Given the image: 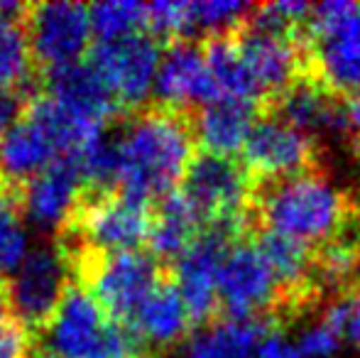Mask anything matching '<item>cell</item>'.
I'll return each instance as SVG.
<instances>
[{"label": "cell", "mask_w": 360, "mask_h": 358, "mask_svg": "<svg viewBox=\"0 0 360 358\" xmlns=\"http://www.w3.org/2000/svg\"><path fill=\"white\" fill-rule=\"evenodd\" d=\"M245 221L211 224L196 236V241L174 260V282L179 297L189 309L191 324H209L218 312V272L223 258L240 241Z\"/></svg>", "instance_id": "52a82bcc"}, {"label": "cell", "mask_w": 360, "mask_h": 358, "mask_svg": "<svg viewBox=\"0 0 360 358\" xmlns=\"http://www.w3.org/2000/svg\"><path fill=\"white\" fill-rule=\"evenodd\" d=\"M206 64L218 94V101H243V103H260L262 94L255 87L245 62H243L238 44L233 37H216L204 44Z\"/></svg>", "instance_id": "603a6c76"}, {"label": "cell", "mask_w": 360, "mask_h": 358, "mask_svg": "<svg viewBox=\"0 0 360 358\" xmlns=\"http://www.w3.org/2000/svg\"><path fill=\"white\" fill-rule=\"evenodd\" d=\"M323 324L336 334L341 344L360 349V290L341 292L326 307Z\"/></svg>", "instance_id": "f1b7e54d"}, {"label": "cell", "mask_w": 360, "mask_h": 358, "mask_svg": "<svg viewBox=\"0 0 360 358\" xmlns=\"http://www.w3.org/2000/svg\"><path fill=\"white\" fill-rule=\"evenodd\" d=\"M25 32L34 64L44 72L81 62L94 39L89 5L67 0L30 5Z\"/></svg>", "instance_id": "30bf717a"}, {"label": "cell", "mask_w": 360, "mask_h": 358, "mask_svg": "<svg viewBox=\"0 0 360 358\" xmlns=\"http://www.w3.org/2000/svg\"><path fill=\"white\" fill-rule=\"evenodd\" d=\"M44 94L49 98L59 101L62 106H67L74 113L86 115V118L103 125H110L115 115L123 113L120 106L113 101V96L108 94V89L103 87V82L98 79V74L84 59L44 72Z\"/></svg>", "instance_id": "ac0fdd59"}, {"label": "cell", "mask_w": 360, "mask_h": 358, "mask_svg": "<svg viewBox=\"0 0 360 358\" xmlns=\"http://www.w3.org/2000/svg\"><path fill=\"white\" fill-rule=\"evenodd\" d=\"M74 268L79 285L94 295L110 319L123 324H130L140 305L165 282L160 260L152 258L150 250L86 255V260L74 258Z\"/></svg>", "instance_id": "277c9868"}, {"label": "cell", "mask_w": 360, "mask_h": 358, "mask_svg": "<svg viewBox=\"0 0 360 358\" xmlns=\"http://www.w3.org/2000/svg\"><path fill=\"white\" fill-rule=\"evenodd\" d=\"M275 329L270 319L214 321L189 341L186 358H255L257 346Z\"/></svg>", "instance_id": "44dd1931"}, {"label": "cell", "mask_w": 360, "mask_h": 358, "mask_svg": "<svg viewBox=\"0 0 360 358\" xmlns=\"http://www.w3.org/2000/svg\"><path fill=\"white\" fill-rule=\"evenodd\" d=\"M130 326L138 331V336L145 344L169 346L184 339L194 324H191L189 309H186L176 287L172 282H162L140 305V309L130 319Z\"/></svg>", "instance_id": "ffe728a7"}, {"label": "cell", "mask_w": 360, "mask_h": 358, "mask_svg": "<svg viewBox=\"0 0 360 358\" xmlns=\"http://www.w3.org/2000/svg\"><path fill=\"white\" fill-rule=\"evenodd\" d=\"M282 290L257 243L238 241L218 272V309L228 319H262Z\"/></svg>", "instance_id": "8fae6325"}, {"label": "cell", "mask_w": 360, "mask_h": 358, "mask_svg": "<svg viewBox=\"0 0 360 358\" xmlns=\"http://www.w3.org/2000/svg\"><path fill=\"white\" fill-rule=\"evenodd\" d=\"M257 216L265 234L297 241L311 250L333 243L353 229L348 196L331 179L314 172L270 181L260 191Z\"/></svg>", "instance_id": "7a4b0ae2"}, {"label": "cell", "mask_w": 360, "mask_h": 358, "mask_svg": "<svg viewBox=\"0 0 360 358\" xmlns=\"http://www.w3.org/2000/svg\"><path fill=\"white\" fill-rule=\"evenodd\" d=\"M341 115H343V130L360 135V91L346 96V101H341Z\"/></svg>", "instance_id": "836d02e7"}, {"label": "cell", "mask_w": 360, "mask_h": 358, "mask_svg": "<svg viewBox=\"0 0 360 358\" xmlns=\"http://www.w3.org/2000/svg\"><path fill=\"white\" fill-rule=\"evenodd\" d=\"M64 158L44 123L25 108L22 118L0 135V189L18 196L27 181Z\"/></svg>", "instance_id": "9a60e30c"}, {"label": "cell", "mask_w": 360, "mask_h": 358, "mask_svg": "<svg viewBox=\"0 0 360 358\" xmlns=\"http://www.w3.org/2000/svg\"><path fill=\"white\" fill-rule=\"evenodd\" d=\"M162 47L150 32L96 42L86 62L91 64L120 110H135L152 98Z\"/></svg>", "instance_id": "ba28073f"}, {"label": "cell", "mask_w": 360, "mask_h": 358, "mask_svg": "<svg viewBox=\"0 0 360 358\" xmlns=\"http://www.w3.org/2000/svg\"><path fill=\"white\" fill-rule=\"evenodd\" d=\"M243 167L250 177L280 181L309 172L314 160V143L307 133L292 128L277 115L257 118L250 138L240 153Z\"/></svg>", "instance_id": "4fadbf2b"}, {"label": "cell", "mask_w": 360, "mask_h": 358, "mask_svg": "<svg viewBox=\"0 0 360 358\" xmlns=\"http://www.w3.org/2000/svg\"><path fill=\"white\" fill-rule=\"evenodd\" d=\"M204 231L199 214L189 204L181 189L172 191L169 196L157 204L152 214V229H150V255L155 260H172L174 263L186 248L196 241V236Z\"/></svg>", "instance_id": "d6986e66"}, {"label": "cell", "mask_w": 360, "mask_h": 358, "mask_svg": "<svg viewBox=\"0 0 360 358\" xmlns=\"http://www.w3.org/2000/svg\"><path fill=\"white\" fill-rule=\"evenodd\" d=\"M152 229V209L120 194H91L84 199L67 234L79 243L74 255H110L140 250Z\"/></svg>", "instance_id": "8992f818"}, {"label": "cell", "mask_w": 360, "mask_h": 358, "mask_svg": "<svg viewBox=\"0 0 360 358\" xmlns=\"http://www.w3.org/2000/svg\"><path fill=\"white\" fill-rule=\"evenodd\" d=\"M277 118L307 133L309 138L321 130H343L341 101L314 82H297L285 91L277 106Z\"/></svg>", "instance_id": "7402d4cb"}, {"label": "cell", "mask_w": 360, "mask_h": 358, "mask_svg": "<svg viewBox=\"0 0 360 358\" xmlns=\"http://www.w3.org/2000/svg\"><path fill=\"white\" fill-rule=\"evenodd\" d=\"M255 358H302V356H299L294 341H289L287 336H282L280 331L272 329L270 334L260 341Z\"/></svg>", "instance_id": "d6a6232c"}, {"label": "cell", "mask_w": 360, "mask_h": 358, "mask_svg": "<svg viewBox=\"0 0 360 358\" xmlns=\"http://www.w3.org/2000/svg\"><path fill=\"white\" fill-rule=\"evenodd\" d=\"M72 275H76L74 255L64 243L30 248L22 265L5 282L13 319L27 331H42L74 285Z\"/></svg>", "instance_id": "5b68a950"}, {"label": "cell", "mask_w": 360, "mask_h": 358, "mask_svg": "<svg viewBox=\"0 0 360 358\" xmlns=\"http://www.w3.org/2000/svg\"><path fill=\"white\" fill-rule=\"evenodd\" d=\"M89 18L96 42H113L147 32V5L133 0L96 3L89 8Z\"/></svg>", "instance_id": "4316f807"}, {"label": "cell", "mask_w": 360, "mask_h": 358, "mask_svg": "<svg viewBox=\"0 0 360 358\" xmlns=\"http://www.w3.org/2000/svg\"><path fill=\"white\" fill-rule=\"evenodd\" d=\"M152 98L165 110L204 108L218 101L204 47L196 42H172L162 49Z\"/></svg>", "instance_id": "5bb4252c"}, {"label": "cell", "mask_w": 360, "mask_h": 358, "mask_svg": "<svg viewBox=\"0 0 360 358\" xmlns=\"http://www.w3.org/2000/svg\"><path fill=\"white\" fill-rule=\"evenodd\" d=\"M0 358H32L30 331L18 321H10L0 331Z\"/></svg>", "instance_id": "4dcf8cb0"}, {"label": "cell", "mask_w": 360, "mask_h": 358, "mask_svg": "<svg viewBox=\"0 0 360 358\" xmlns=\"http://www.w3.org/2000/svg\"><path fill=\"white\" fill-rule=\"evenodd\" d=\"M118 150L115 194L152 206L176 191L194 160V133L181 113L152 108L113 135Z\"/></svg>", "instance_id": "6da1fadb"}, {"label": "cell", "mask_w": 360, "mask_h": 358, "mask_svg": "<svg viewBox=\"0 0 360 358\" xmlns=\"http://www.w3.org/2000/svg\"><path fill=\"white\" fill-rule=\"evenodd\" d=\"M13 319V307H10V297H8V287L5 282H0V331L10 324Z\"/></svg>", "instance_id": "e575fe53"}, {"label": "cell", "mask_w": 360, "mask_h": 358, "mask_svg": "<svg viewBox=\"0 0 360 358\" xmlns=\"http://www.w3.org/2000/svg\"><path fill=\"white\" fill-rule=\"evenodd\" d=\"M294 344H297V351L302 358H331L338 351L341 341L323 321H319V324L307 326Z\"/></svg>", "instance_id": "f546056e"}, {"label": "cell", "mask_w": 360, "mask_h": 358, "mask_svg": "<svg viewBox=\"0 0 360 358\" xmlns=\"http://www.w3.org/2000/svg\"><path fill=\"white\" fill-rule=\"evenodd\" d=\"M86 181L72 155L59 158L18 191V209L25 224L39 231H67L86 199Z\"/></svg>", "instance_id": "7c38bea8"}, {"label": "cell", "mask_w": 360, "mask_h": 358, "mask_svg": "<svg viewBox=\"0 0 360 358\" xmlns=\"http://www.w3.org/2000/svg\"><path fill=\"white\" fill-rule=\"evenodd\" d=\"M297 34L265 32L255 27H240L236 44L250 72L262 98H280L285 91L297 84L302 69V44Z\"/></svg>", "instance_id": "2e32d148"}, {"label": "cell", "mask_w": 360, "mask_h": 358, "mask_svg": "<svg viewBox=\"0 0 360 358\" xmlns=\"http://www.w3.org/2000/svg\"><path fill=\"white\" fill-rule=\"evenodd\" d=\"M255 123V103L221 98L196 110L191 133H194V143H199L206 155L236 160L240 158Z\"/></svg>", "instance_id": "e0dca14e"}, {"label": "cell", "mask_w": 360, "mask_h": 358, "mask_svg": "<svg viewBox=\"0 0 360 358\" xmlns=\"http://www.w3.org/2000/svg\"><path fill=\"white\" fill-rule=\"evenodd\" d=\"M304 52L316 84L331 96L360 91V5L351 0H323L311 5L304 25Z\"/></svg>", "instance_id": "3957f363"}, {"label": "cell", "mask_w": 360, "mask_h": 358, "mask_svg": "<svg viewBox=\"0 0 360 358\" xmlns=\"http://www.w3.org/2000/svg\"><path fill=\"white\" fill-rule=\"evenodd\" d=\"M32 358H52V356L42 354V351H32Z\"/></svg>", "instance_id": "d590c367"}, {"label": "cell", "mask_w": 360, "mask_h": 358, "mask_svg": "<svg viewBox=\"0 0 360 358\" xmlns=\"http://www.w3.org/2000/svg\"><path fill=\"white\" fill-rule=\"evenodd\" d=\"M255 5L240 0H196L189 3V42L196 37H228L248 23Z\"/></svg>", "instance_id": "484cf974"}, {"label": "cell", "mask_w": 360, "mask_h": 358, "mask_svg": "<svg viewBox=\"0 0 360 358\" xmlns=\"http://www.w3.org/2000/svg\"><path fill=\"white\" fill-rule=\"evenodd\" d=\"M25 108H27V94L25 91L0 87V135L22 118Z\"/></svg>", "instance_id": "1f68e13d"}, {"label": "cell", "mask_w": 360, "mask_h": 358, "mask_svg": "<svg viewBox=\"0 0 360 358\" xmlns=\"http://www.w3.org/2000/svg\"><path fill=\"white\" fill-rule=\"evenodd\" d=\"M30 253V234L18 199L0 189V282H5L22 265Z\"/></svg>", "instance_id": "83f0119b"}, {"label": "cell", "mask_w": 360, "mask_h": 358, "mask_svg": "<svg viewBox=\"0 0 360 358\" xmlns=\"http://www.w3.org/2000/svg\"><path fill=\"white\" fill-rule=\"evenodd\" d=\"M34 77V59L30 52L25 20L0 15V87L27 91Z\"/></svg>", "instance_id": "d4e9b609"}, {"label": "cell", "mask_w": 360, "mask_h": 358, "mask_svg": "<svg viewBox=\"0 0 360 358\" xmlns=\"http://www.w3.org/2000/svg\"><path fill=\"white\" fill-rule=\"evenodd\" d=\"M181 194L189 199L201 224H231L248 219L250 204V174L238 160L196 155L181 181Z\"/></svg>", "instance_id": "9c48e42d"}, {"label": "cell", "mask_w": 360, "mask_h": 358, "mask_svg": "<svg viewBox=\"0 0 360 358\" xmlns=\"http://www.w3.org/2000/svg\"><path fill=\"white\" fill-rule=\"evenodd\" d=\"M260 253L265 255L272 275L282 292L302 290L304 282L314 277V250L297 241L282 238L275 234H265L255 241Z\"/></svg>", "instance_id": "cb8c5ba5"}]
</instances>
